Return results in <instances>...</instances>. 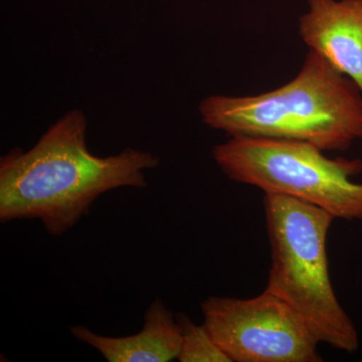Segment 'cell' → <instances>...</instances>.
Returning <instances> with one entry per match:
<instances>
[{
  "label": "cell",
  "instance_id": "6",
  "mask_svg": "<svg viewBox=\"0 0 362 362\" xmlns=\"http://www.w3.org/2000/svg\"><path fill=\"white\" fill-rule=\"evenodd\" d=\"M299 35L362 94V0H308V11L299 18Z\"/></svg>",
  "mask_w": 362,
  "mask_h": 362
},
{
  "label": "cell",
  "instance_id": "5",
  "mask_svg": "<svg viewBox=\"0 0 362 362\" xmlns=\"http://www.w3.org/2000/svg\"><path fill=\"white\" fill-rule=\"evenodd\" d=\"M204 325L232 362H321L320 341L301 317L270 292L251 299L209 297Z\"/></svg>",
  "mask_w": 362,
  "mask_h": 362
},
{
  "label": "cell",
  "instance_id": "1",
  "mask_svg": "<svg viewBox=\"0 0 362 362\" xmlns=\"http://www.w3.org/2000/svg\"><path fill=\"white\" fill-rule=\"evenodd\" d=\"M84 112L73 109L52 124L37 144L0 159V221L39 220L52 237L69 232L100 195L120 187H148L144 171L160 158L126 148L100 157L87 145Z\"/></svg>",
  "mask_w": 362,
  "mask_h": 362
},
{
  "label": "cell",
  "instance_id": "2",
  "mask_svg": "<svg viewBox=\"0 0 362 362\" xmlns=\"http://www.w3.org/2000/svg\"><path fill=\"white\" fill-rule=\"evenodd\" d=\"M199 111L202 122L230 137L307 142L323 151H343L362 139L361 90L312 49L282 87L256 96L213 95Z\"/></svg>",
  "mask_w": 362,
  "mask_h": 362
},
{
  "label": "cell",
  "instance_id": "3",
  "mask_svg": "<svg viewBox=\"0 0 362 362\" xmlns=\"http://www.w3.org/2000/svg\"><path fill=\"white\" fill-rule=\"evenodd\" d=\"M264 206L271 246L266 291L291 307L320 343L354 354L358 332L337 299L328 266L334 216L286 195L265 194Z\"/></svg>",
  "mask_w": 362,
  "mask_h": 362
},
{
  "label": "cell",
  "instance_id": "8",
  "mask_svg": "<svg viewBox=\"0 0 362 362\" xmlns=\"http://www.w3.org/2000/svg\"><path fill=\"white\" fill-rule=\"evenodd\" d=\"M181 328L180 362H232L214 341L206 326H199L185 314L176 316Z\"/></svg>",
  "mask_w": 362,
  "mask_h": 362
},
{
  "label": "cell",
  "instance_id": "7",
  "mask_svg": "<svg viewBox=\"0 0 362 362\" xmlns=\"http://www.w3.org/2000/svg\"><path fill=\"white\" fill-rule=\"evenodd\" d=\"M70 332L109 362H169L177 359L182 340L177 319L159 298L145 311L144 326L137 334L103 337L83 325L73 326Z\"/></svg>",
  "mask_w": 362,
  "mask_h": 362
},
{
  "label": "cell",
  "instance_id": "4",
  "mask_svg": "<svg viewBox=\"0 0 362 362\" xmlns=\"http://www.w3.org/2000/svg\"><path fill=\"white\" fill-rule=\"evenodd\" d=\"M310 143L230 137L211 156L228 180L265 194H281L320 207L335 218L362 221L361 159H331Z\"/></svg>",
  "mask_w": 362,
  "mask_h": 362
}]
</instances>
